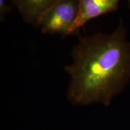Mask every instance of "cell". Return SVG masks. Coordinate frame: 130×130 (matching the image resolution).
<instances>
[{
	"mask_svg": "<svg viewBox=\"0 0 130 130\" xmlns=\"http://www.w3.org/2000/svg\"><path fill=\"white\" fill-rule=\"evenodd\" d=\"M64 66L69 76L67 97L72 104L110 105L130 79V42L122 22L110 34L79 36Z\"/></svg>",
	"mask_w": 130,
	"mask_h": 130,
	"instance_id": "obj_1",
	"label": "cell"
},
{
	"mask_svg": "<svg viewBox=\"0 0 130 130\" xmlns=\"http://www.w3.org/2000/svg\"><path fill=\"white\" fill-rule=\"evenodd\" d=\"M79 0H60L43 15L40 27L45 35L67 37L69 29L77 18Z\"/></svg>",
	"mask_w": 130,
	"mask_h": 130,
	"instance_id": "obj_2",
	"label": "cell"
},
{
	"mask_svg": "<svg viewBox=\"0 0 130 130\" xmlns=\"http://www.w3.org/2000/svg\"><path fill=\"white\" fill-rule=\"evenodd\" d=\"M121 0H79L78 15L68 36L78 34L89 21L115 12Z\"/></svg>",
	"mask_w": 130,
	"mask_h": 130,
	"instance_id": "obj_3",
	"label": "cell"
},
{
	"mask_svg": "<svg viewBox=\"0 0 130 130\" xmlns=\"http://www.w3.org/2000/svg\"><path fill=\"white\" fill-rule=\"evenodd\" d=\"M26 23L39 28L43 16L60 0H10Z\"/></svg>",
	"mask_w": 130,
	"mask_h": 130,
	"instance_id": "obj_4",
	"label": "cell"
},
{
	"mask_svg": "<svg viewBox=\"0 0 130 130\" xmlns=\"http://www.w3.org/2000/svg\"><path fill=\"white\" fill-rule=\"evenodd\" d=\"M11 10V7L6 3V0H0V19L4 21L5 16Z\"/></svg>",
	"mask_w": 130,
	"mask_h": 130,
	"instance_id": "obj_5",
	"label": "cell"
},
{
	"mask_svg": "<svg viewBox=\"0 0 130 130\" xmlns=\"http://www.w3.org/2000/svg\"><path fill=\"white\" fill-rule=\"evenodd\" d=\"M128 2V7L130 9V0H127Z\"/></svg>",
	"mask_w": 130,
	"mask_h": 130,
	"instance_id": "obj_6",
	"label": "cell"
}]
</instances>
